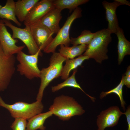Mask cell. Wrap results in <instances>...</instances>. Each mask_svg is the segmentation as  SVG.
Returning <instances> with one entry per match:
<instances>
[{
    "instance_id": "5",
    "label": "cell",
    "mask_w": 130,
    "mask_h": 130,
    "mask_svg": "<svg viewBox=\"0 0 130 130\" xmlns=\"http://www.w3.org/2000/svg\"><path fill=\"white\" fill-rule=\"evenodd\" d=\"M82 12L81 9L78 7L73 11L71 15L67 17L64 25L61 28L56 37L44 50V52L52 53L55 52L57 47L59 45H63L69 46L70 44V38L69 37L70 27L76 19L82 16Z\"/></svg>"
},
{
    "instance_id": "19",
    "label": "cell",
    "mask_w": 130,
    "mask_h": 130,
    "mask_svg": "<svg viewBox=\"0 0 130 130\" xmlns=\"http://www.w3.org/2000/svg\"><path fill=\"white\" fill-rule=\"evenodd\" d=\"M89 59L88 56L82 55L76 58L66 60L65 64L63 67L60 75L61 78L65 80L68 78L71 71L77 68L78 66L81 65L84 60Z\"/></svg>"
},
{
    "instance_id": "24",
    "label": "cell",
    "mask_w": 130,
    "mask_h": 130,
    "mask_svg": "<svg viewBox=\"0 0 130 130\" xmlns=\"http://www.w3.org/2000/svg\"><path fill=\"white\" fill-rule=\"evenodd\" d=\"M124 85L123 79L122 78L120 83L116 87L108 91L102 92L100 94V98L102 99L107 95L111 93H114L116 94L119 97L121 106L123 110L125 111L126 103L123 99L122 91V89Z\"/></svg>"
},
{
    "instance_id": "21",
    "label": "cell",
    "mask_w": 130,
    "mask_h": 130,
    "mask_svg": "<svg viewBox=\"0 0 130 130\" xmlns=\"http://www.w3.org/2000/svg\"><path fill=\"white\" fill-rule=\"evenodd\" d=\"M77 68L74 70L72 75L65 80L63 82L57 85L52 86L51 90L52 92H56L65 87H69L79 89L83 91L89 97L93 102L95 101V98L90 96L86 93L81 88L79 84L77 82L75 78V74L77 72Z\"/></svg>"
},
{
    "instance_id": "29",
    "label": "cell",
    "mask_w": 130,
    "mask_h": 130,
    "mask_svg": "<svg viewBox=\"0 0 130 130\" xmlns=\"http://www.w3.org/2000/svg\"><path fill=\"white\" fill-rule=\"evenodd\" d=\"M125 75L128 76H130V66H129L127 69V70L125 73Z\"/></svg>"
},
{
    "instance_id": "4",
    "label": "cell",
    "mask_w": 130,
    "mask_h": 130,
    "mask_svg": "<svg viewBox=\"0 0 130 130\" xmlns=\"http://www.w3.org/2000/svg\"><path fill=\"white\" fill-rule=\"evenodd\" d=\"M0 106L7 110L13 117L20 118L28 120L41 113L44 108L41 101H36L30 104L19 101L9 104L5 103L0 96Z\"/></svg>"
},
{
    "instance_id": "30",
    "label": "cell",
    "mask_w": 130,
    "mask_h": 130,
    "mask_svg": "<svg viewBox=\"0 0 130 130\" xmlns=\"http://www.w3.org/2000/svg\"><path fill=\"white\" fill-rule=\"evenodd\" d=\"M2 7V6L1 5H0V9Z\"/></svg>"
},
{
    "instance_id": "8",
    "label": "cell",
    "mask_w": 130,
    "mask_h": 130,
    "mask_svg": "<svg viewBox=\"0 0 130 130\" xmlns=\"http://www.w3.org/2000/svg\"><path fill=\"white\" fill-rule=\"evenodd\" d=\"M15 58L6 56L0 42V92L7 87L14 73Z\"/></svg>"
},
{
    "instance_id": "7",
    "label": "cell",
    "mask_w": 130,
    "mask_h": 130,
    "mask_svg": "<svg viewBox=\"0 0 130 130\" xmlns=\"http://www.w3.org/2000/svg\"><path fill=\"white\" fill-rule=\"evenodd\" d=\"M2 20L5 25L11 30L12 38L19 39L23 42L26 46L29 54H34L38 52L40 49L33 38L29 25H25V28H20L13 25L10 20Z\"/></svg>"
},
{
    "instance_id": "20",
    "label": "cell",
    "mask_w": 130,
    "mask_h": 130,
    "mask_svg": "<svg viewBox=\"0 0 130 130\" xmlns=\"http://www.w3.org/2000/svg\"><path fill=\"white\" fill-rule=\"evenodd\" d=\"M0 18L11 20L18 26H21V23L17 19L15 13V2L13 0H7L5 5L0 9Z\"/></svg>"
},
{
    "instance_id": "12",
    "label": "cell",
    "mask_w": 130,
    "mask_h": 130,
    "mask_svg": "<svg viewBox=\"0 0 130 130\" xmlns=\"http://www.w3.org/2000/svg\"><path fill=\"white\" fill-rule=\"evenodd\" d=\"M52 0H41L38 2L31 9L24 22L30 25L39 21L49 11L55 8Z\"/></svg>"
},
{
    "instance_id": "25",
    "label": "cell",
    "mask_w": 130,
    "mask_h": 130,
    "mask_svg": "<svg viewBox=\"0 0 130 130\" xmlns=\"http://www.w3.org/2000/svg\"><path fill=\"white\" fill-rule=\"evenodd\" d=\"M27 120L20 118H15L10 127L13 130H27Z\"/></svg>"
},
{
    "instance_id": "13",
    "label": "cell",
    "mask_w": 130,
    "mask_h": 130,
    "mask_svg": "<svg viewBox=\"0 0 130 130\" xmlns=\"http://www.w3.org/2000/svg\"><path fill=\"white\" fill-rule=\"evenodd\" d=\"M112 2L104 1L102 2V5L105 9L106 19L108 22L107 28L111 33L116 34L119 27L116 13L117 8L122 5L117 2L114 0Z\"/></svg>"
},
{
    "instance_id": "17",
    "label": "cell",
    "mask_w": 130,
    "mask_h": 130,
    "mask_svg": "<svg viewBox=\"0 0 130 130\" xmlns=\"http://www.w3.org/2000/svg\"><path fill=\"white\" fill-rule=\"evenodd\" d=\"M88 45L82 44L73 45L71 47L60 45L59 53L66 60L73 59L76 56L82 55L87 48Z\"/></svg>"
},
{
    "instance_id": "14",
    "label": "cell",
    "mask_w": 130,
    "mask_h": 130,
    "mask_svg": "<svg viewBox=\"0 0 130 130\" xmlns=\"http://www.w3.org/2000/svg\"><path fill=\"white\" fill-rule=\"evenodd\" d=\"M62 10L55 8L46 14L40 20L41 22L54 34H57L61 28L59 22L62 18Z\"/></svg>"
},
{
    "instance_id": "9",
    "label": "cell",
    "mask_w": 130,
    "mask_h": 130,
    "mask_svg": "<svg viewBox=\"0 0 130 130\" xmlns=\"http://www.w3.org/2000/svg\"><path fill=\"white\" fill-rule=\"evenodd\" d=\"M124 114L117 106H111L103 110L97 116V130H104L107 127H113L118 123L120 118Z\"/></svg>"
},
{
    "instance_id": "2",
    "label": "cell",
    "mask_w": 130,
    "mask_h": 130,
    "mask_svg": "<svg viewBox=\"0 0 130 130\" xmlns=\"http://www.w3.org/2000/svg\"><path fill=\"white\" fill-rule=\"evenodd\" d=\"M53 115L63 121H67L72 117L81 116L85 112L83 107L73 98L64 95L54 99L49 108Z\"/></svg>"
},
{
    "instance_id": "15",
    "label": "cell",
    "mask_w": 130,
    "mask_h": 130,
    "mask_svg": "<svg viewBox=\"0 0 130 130\" xmlns=\"http://www.w3.org/2000/svg\"><path fill=\"white\" fill-rule=\"evenodd\" d=\"M39 0H18L15 2V15L20 22H24L28 14Z\"/></svg>"
},
{
    "instance_id": "26",
    "label": "cell",
    "mask_w": 130,
    "mask_h": 130,
    "mask_svg": "<svg viewBox=\"0 0 130 130\" xmlns=\"http://www.w3.org/2000/svg\"><path fill=\"white\" fill-rule=\"evenodd\" d=\"M126 117L128 124V129L127 130H130V106L129 105L127 108L125 112H124Z\"/></svg>"
},
{
    "instance_id": "1",
    "label": "cell",
    "mask_w": 130,
    "mask_h": 130,
    "mask_svg": "<svg viewBox=\"0 0 130 130\" xmlns=\"http://www.w3.org/2000/svg\"><path fill=\"white\" fill-rule=\"evenodd\" d=\"M111 34L107 28L94 33L92 39L83 55L88 56L89 58L93 59L100 64L107 59L108 47L112 41Z\"/></svg>"
},
{
    "instance_id": "23",
    "label": "cell",
    "mask_w": 130,
    "mask_h": 130,
    "mask_svg": "<svg viewBox=\"0 0 130 130\" xmlns=\"http://www.w3.org/2000/svg\"><path fill=\"white\" fill-rule=\"evenodd\" d=\"M94 33H92L89 30H85L77 37L70 38V44L73 45L82 44L88 45L92 39Z\"/></svg>"
},
{
    "instance_id": "18",
    "label": "cell",
    "mask_w": 130,
    "mask_h": 130,
    "mask_svg": "<svg viewBox=\"0 0 130 130\" xmlns=\"http://www.w3.org/2000/svg\"><path fill=\"white\" fill-rule=\"evenodd\" d=\"M53 115L50 110L43 113H41L34 116L28 120L27 130H45L46 127L44 124L46 120Z\"/></svg>"
},
{
    "instance_id": "11",
    "label": "cell",
    "mask_w": 130,
    "mask_h": 130,
    "mask_svg": "<svg viewBox=\"0 0 130 130\" xmlns=\"http://www.w3.org/2000/svg\"><path fill=\"white\" fill-rule=\"evenodd\" d=\"M31 30L33 38L41 50H44L53 40L54 33L39 21L30 25Z\"/></svg>"
},
{
    "instance_id": "22",
    "label": "cell",
    "mask_w": 130,
    "mask_h": 130,
    "mask_svg": "<svg viewBox=\"0 0 130 130\" xmlns=\"http://www.w3.org/2000/svg\"><path fill=\"white\" fill-rule=\"evenodd\" d=\"M89 1L88 0H54L53 2L55 8L62 11L64 9H68L70 13L79 6Z\"/></svg>"
},
{
    "instance_id": "27",
    "label": "cell",
    "mask_w": 130,
    "mask_h": 130,
    "mask_svg": "<svg viewBox=\"0 0 130 130\" xmlns=\"http://www.w3.org/2000/svg\"><path fill=\"white\" fill-rule=\"evenodd\" d=\"M124 85L128 88H130V76H123L122 77Z\"/></svg>"
},
{
    "instance_id": "3",
    "label": "cell",
    "mask_w": 130,
    "mask_h": 130,
    "mask_svg": "<svg viewBox=\"0 0 130 130\" xmlns=\"http://www.w3.org/2000/svg\"><path fill=\"white\" fill-rule=\"evenodd\" d=\"M66 60L59 52H55L52 53L50 58L49 66L40 70L39 78L41 83L36 101H41L45 88L53 79L60 76L63 63Z\"/></svg>"
},
{
    "instance_id": "6",
    "label": "cell",
    "mask_w": 130,
    "mask_h": 130,
    "mask_svg": "<svg viewBox=\"0 0 130 130\" xmlns=\"http://www.w3.org/2000/svg\"><path fill=\"white\" fill-rule=\"evenodd\" d=\"M40 49L36 54L28 55L22 51L17 54L16 58L19 62L17 70L20 75L29 79L39 78L40 70L38 66L39 56L42 54Z\"/></svg>"
},
{
    "instance_id": "16",
    "label": "cell",
    "mask_w": 130,
    "mask_h": 130,
    "mask_svg": "<svg viewBox=\"0 0 130 130\" xmlns=\"http://www.w3.org/2000/svg\"><path fill=\"white\" fill-rule=\"evenodd\" d=\"M118 41L117 47L118 64L120 65L125 56L130 54V42L125 37L123 29L119 27L116 34Z\"/></svg>"
},
{
    "instance_id": "28",
    "label": "cell",
    "mask_w": 130,
    "mask_h": 130,
    "mask_svg": "<svg viewBox=\"0 0 130 130\" xmlns=\"http://www.w3.org/2000/svg\"><path fill=\"white\" fill-rule=\"evenodd\" d=\"M121 4L122 5H126L130 6V2L126 0H114Z\"/></svg>"
},
{
    "instance_id": "10",
    "label": "cell",
    "mask_w": 130,
    "mask_h": 130,
    "mask_svg": "<svg viewBox=\"0 0 130 130\" xmlns=\"http://www.w3.org/2000/svg\"><path fill=\"white\" fill-rule=\"evenodd\" d=\"M17 40L13 39L8 31L2 20H0V42L5 55L10 57L17 54L25 47V45L17 46Z\"/></svg>"
}]
</instances>
